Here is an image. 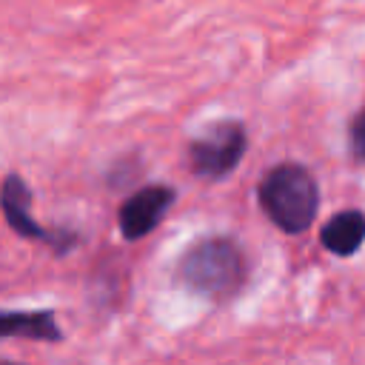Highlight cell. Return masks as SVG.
Returning a JSON list of instances; mask_svg holds the SVG:
<instances>
[{
  "mask_svg": "<svg viewBox=\"0 0 365 365\" xmlns=\"http://www.w3.org/2000/svg\"><path fill=\"white\" fill-rule=\"evenodd\" d=\"M259 205L277 228H282L285 234H299L317 217L319 191L314 177L302 165L282 163L262 177Z\"/></svg>",
  "mask_w": 365,
  "mask_h": 365,
  "instance_id": "cell-1",
  "label": "cell"
},
{
  "mask_svg": "<svg viewBox=\"0 0 365 365\" xmlns=\"http://www.w3.org/2000/svg\"><path fill=\"white\" fill-rule=\"evenodd\" d=\"M180 277L188 288L214 299H225L242 285L245 259L231 240L211 237L185 251L180 259Z\"/></svg>",
  "mask_w": 365,
  "mask_h": 365,
  "instance_id": "cell-2",
  "label": "cell"
},
{
  "mask_svg": "<svg viewBox=\"0 0 365 365\" xmlns=\"http://www.w3.org/2000/svg\"><path fill=\"white\" fill-rule=\"evenodd\" d=\"M245 128L234 120L225 123H214L211 128H205L191 145H188V160L194 174L205 177V180H220L225 174H231L240 163V157L245 154Z\"/></svg>",
  "mask_w": 365,
  "mask_h": 365,
  "instance_id": "cell-3",
  "label": "cell"
},
{
  "mask_svg": "<svg viewBox=\"0 0 365 365\" xmlns=\"http://www.w3.org/2000/svg\"><path fill=\"white\" fill-rule=\"evenodd\" d=\"M174 202V191L168 185H148L131 194L120 208V231L125 240H140L165 217Z\"/></svg>",
  "mask_w": 365,
  "mask_h": 365,
  "instance_id": "cell-4",
  "label": "cell"
},
{
  "mask_svg": "<svg viewBox=\"0 0 365 365\" xmlns=\"http://www.w3.org/2000/svg\"><path fill=\"white\" fill-rule=\"evenodd\" d=\"M0 205H3V214H6L9 225H11L17 234H23V237H37V240H46V237H48V234L31 220V214H29L31 191H29V185H26L23 177L9 174V177L3 180V185H0Z\"/></svg>",
  "mask_w": 365,
  "mask_h": 365,
  "instance_id": "cell-5",
  "label": "cell"
},
{
  "mask_svg": "<svg viewBox=\"0 0 365 365\" xmlns=\"http://www.w3.org/2000/svg\"><path fill=\"white\" fill-rule=\"evenodd\" d=\"M319 242L336 257H351L365 242V214L362 211H339V214H334L322 225Z\"/></svg>",
  "mask_w": 365,
  "mask_h": 365,
  "instance_id": "cell-6",
  "label": "cell"
},
{
  "mask_svg": "<svg viewBox=\"0 0 365 365\" xmlns=\"http://www.w3.org/2000/svg\"><path fill=\"white\" fill-rule=\"evenodd\" d=\"M31 336L43 342L60 339V328L51 311H3L0 314V336Z\"/></svg>",
  "mask_w": 365,
  "mask_h": 365,
  "instance_id": "cell-7",
  "label": "cell"
},
{
  "mask_svg": "<svg viewBox=\"0 0 365 365\" xmlns=\"http://www.w3.org/2000/svg\"><path fill=\"white\" fill-rule=\"evenodd\" d=\"M348 143H351V154H354L356 160H365V108L351 120Z\"/></svg>",
  "mask_w": 365,
  "mask_h": 365,
  "instance_id": "cell-8",
  "label": "cell"
}]
</instances>
